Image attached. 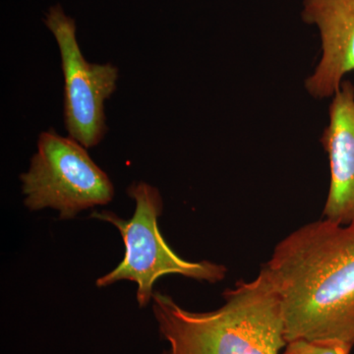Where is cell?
Segmentation results:
<instances>
[{"instance_id":"obj_1","label":"cell","mask_w":354,"mask_h":354,"mask_svg":"<svg viewBox=\"0 0 354 354\" xmlns=\"http://www.w3.org/2000/svg\"><path fill=\"white\" fill-rule=\"evenodd\" d=\"M265 268L281 301L286 344L354 346V223L305 225L274 247Z\"/></svg>"},{"instance_id":"obj_2","label":"cell","mask_w":354,"mask_h":354,"mask_svg":"<svg viewBox=\"0 0 354 354\" xmlns=\"http://www.w3.org/2000/svg\"><path fill=\"white\" fill-rule=\"evenodd\" d=\"M223 297L220 308L199 313L153 291L158 334L167 342L160 354H281L286 346L283 311L265 267L257 278L239 281Z\"/></svg>"},{"instance_id":"obj_3","label":"cell","mask_w":354,"mask_h":354,"mask_svg":"<svg viewBox=\"0 0 354 354\" xmlns=\"http://www.w3.org/2000/svg\"><path fill=\"white\" fill-rule=\"evenodd\" d=\"M127 193L136 204L130 220H123L109 211L95 212L92 215V218L108 221L118 228L125 245L124 258L120 264L97 279L99 288L120 281H131L138 286L137 302L143 308L152 300L153 285L160 277L181 274L209 283L225 278V266L209 261L184 260L165 242L158 225L162 212V198L157 188L146 183H135Z\"/></svg>"},{"instance_id":"obj_4","label":"cell","mask_w":354,"mask_h":354,"mask_svg":"<svg viewBox=\"0 0 354 354\" xmlns=\"http://www.w3.org/2000/svg\"><path fill=\"white\" fill-rule=\"evenodd\" d=\"M26 207L31 211L51 208L62 220L113 200L111 179L87 148L53 129L41 132L29 169L21 174Z\"/></svg>"},{"instance_id":"obj_5","label":"cell","mask_w":354,"mask_h":354,"mask_svg":"<svg viewBox=\"0 0 354 354\" xmlns=\"http://www.w3.org/2000/svg\"><path fill=\"white\" fill-rule=\"evenodd\" d=\"M44 25L57 41L64 76V120L69 137L90 149L108 131L104 102L116 90L118 69L111 64H91L77 41L76 22L60 4L44 14Z\"/></svg>"},{"instance_id":"obj_6","label":"cell","mask_w":354,"mask_h":354,"mask_svg":"<svg viewBox=\"0 0 354 354\" xmlns=\"http://www.w3.org/2000/svg\"><path fill=\"white\" fill-rule=\"evenodd\" d=\"M300 15L318 30L322 51L304 87L315 99L333 97L354 71V0H302Z\"/></svg>"},{"instance_id":"obj_7","label":"cell","mask_w":354,"mask_h":354,"mask_svg":"<svg viewBox=\"0 0 354 354\" xmlns=\"http://www.w3.org/2000/svg\"><path fill=\"white\" fill-rule=\"evenodd\" d=\"M328 153L330 183L323 211L326 220L354 223V83L344 80L333 95L329 124L320 139Z\"/></svg>"},{"instance_id":"obj_8","label":"cell","mask_w":354,"mask_h":354,"mask_svg":"<svg viewBox=\"0 0 354 354\" xmlns=\"http://www.w3.org/2000/svg\"><path fill=\"white\" fill-rule=\"evenodd\" d=\"M353 348L341 342L297 339L288 342L281 354H349Z\"/></svg>"}]
</instances>
